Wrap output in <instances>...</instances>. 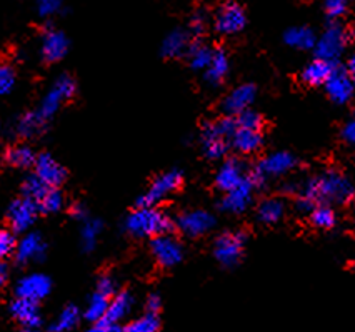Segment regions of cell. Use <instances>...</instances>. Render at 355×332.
I'll return each instance as SVG.
<instances>
[{
    "instance_id": "obj_1",
    "label": "cell",
    "mask_w": 355,
    "mask_h": 332,
    "mask_svg": "<svg viewBox=\"0 0 355 332\" xmlns=\"http://www.w3.org/2000/svg\"><path fill=\"white\" fill-rule=\"evenodd\" d=\"M355 194L352 184L344 174L335 170H329L322 174L321 177L310 179L304 187L302 195L312 199L314 202L325 201V202H342L349 201Z\"/></svg>"
},
{
    "instance_id": "obj_2",
    "label": "cell",
    "mask_w": 355,
    "mask_h": 332,
    "mask_svg": "<svg viewBox=\"0 0 355 332\" xmlns=\"http://www.w3.org/2000/svg\"><path fill=\"white\" fill-rule=\"evenodd\" d=\"M172 228L170 217L155 207H139L126 219V229L137 237H157L169 234Z\"/></svg>"
},
{
    "instance_id": "obj_3",
    "label": "cell",
    "mask_w": 355,
    "mask_h": 332,
    "mask_svg": "<svg viewBox=\"0 0 355 332\" xmlns=\"http://www.w3.org/2000/svg\"><path fill=\"white\" fill-rule=\"evenodd\" d=\"M245 12L242 5L236 0H225L218 5L214 19V27L218 34L222 35H233L239 34L245 27Z\"/></svg>"
},
{
    "instance_id": "obj_4",
    "label": "cell",
    "mask_w": 355,
    "mask_h": 332,
    "mask_svg": "<svg viewBox=\"0 0 355 332\" xmlns=\"http://www.w3.org/2000/svg\"><path fill=\"white\" fill-rule=\"evenodd\" d=\"M182 184V172L179 170H170L165 174L159 175L154 182L150 184V187L147 189V192L137 201V207H154L155 204L163 201L165 197H169L174 190H177Z\"/></svg>"
},
{
    "instance_id": "obj_5",
    "label": "cell",
    "mask_w": 355,
    "mask_h": 332,
    "mask_svg": "<svg viewBox=\"0 0 355 332\" xmlns=\"http://www.w3.org/2000/svg\"><path fill=\"white\" fill-rule=\"evenodd\" d=\"M244 232H224L217 237L214 245V256L224 267H236L244 252Z\"/></svg>"
},
{
    "instance_id": "obj_6",
    "label": "cell",
    "mask_w": 355,
    "mask_h": 332,
    "mask_svg": "<svg viewBox=\"0 0 355 332\" xmlns=\"http://www.w3.org/2000/svg\"><path fill=\"white\" fill-rule=\"evenodd\" d=\"M347 44V34L339 23H332L325 29L322 37L315 44V56L323 60L335 62L341 54L344 52V47Z\"/></svg>"
},
{
    "instance_id": "obj_7",
    "label": "cell",
    "mask_w": 355,
    "mask_h": 332,
    "mask_svg": "<svg viewBox=\"0 0 355 332\" xmlns=\"http://www.w3.org/2000/svg\"><path fill=\"white\" fill-rule=\"evenodd\" d=\"M73 93H76V82H73L72 77L60 76L56 80V84H54V87L45 93L38 112L49 120L50 117L57 114V111L60 109L62 102L70 99V97H73Z\"/></svg>"
},
{
    "instance_id": "obj_8",
    "label": "cell",
    "mask_w": 355,
    "mask_h": 332,
    "mask_svg": "<svg viewBox=\"0 0 355 332\" xmlns=\"http://www.w3.org/2000/svg\"><path fill=\"white\" fill-rule=\"evenodd\" d=\"M37 212H41L38 204L32 199L23 197L14 201L9 206V210H7V221H9L10 229L15 234H22L29 230L32 228Z\"/></svg>"
},
{
    "instance_id": "obj_9",
    "label": "cell",
    "mask_w": 355,
    "mask_h": 332,
    "mask_svg": "<svg viewBox=\"0 0 355 332\" xmlns=\"http://www.w3.org/2000/svg\"><path fill=\"white\" fill-rule=\"evenodd\" d=\"M52 291V280L45 274H29L15 284V298H23L41 302Z\"/></svg>"
},
{
    "instance_id": "obj_10",
    "label": "cell",
    "mask_w": 355,
    "mask_h": 332,
    "mask_svg": "<svg viewBox=\"0 0 355 332\" xmlns=\"http://www.w3.org/2000/svg\"><path fill=\"white\" fill-rule=\"evenodd\" d=\"M152 254L163 267H174L183 259V247L175 237L162 234L152 241Z\"/></svg>"
},
{
    "instance_id": "obj_11",
    "label": "cell",
    "mask_w": 355,
    "mask_h": 332,
    "mask_svg": "<svg viewBox=\"0 0 355 332\" xmlns=\"http://www.w3.org/2000/svg\"><path fill=\"white\" fill-rule=\"evenodd\" d=\"M179 229L189 237H201L216 225V217L207 210H189L177 219Z\"/></svg>"
},
{
    "instance_id": "obj_12",
    "label": "cell",
    "mask_w": 355,
    "mask_h": 332,
    "mask_svg": "<svg viewBox=\"0 0 355 332\" xmlns=\"http://www.w3.org/2000/svg\"><path fill=\"white\" fill-rule=\"evenodd\" d=\"M9 314L15 322L21 324L22 327H30V329H41L42 327V316L38 309V302L23 298H15L9 304Z\"/></svg>"
},
{
    "instance_id": "obj_13",
    "label": "cell",
    "mask_w": 355,
    "mask_h": 332,
    "mask_svg": "<svg viewBox=\"0 0 355 332\" xmlns=\"http://www.w3.org/2000/svg\"><path fill=\"white\" fill-rule=\"evenodd\" d=\"M253 189H255V186H253L252 181L249 179V175H247V179H245V181L242 182L239 187H236V189L229 190V192L225 194V197L222 199L220 209L224 210V212H229V214L245 212V210H247L252 204Z\"/></svg>"
},
{
    "instance_id": "obj_14",
    "label": "cell",
    "mask_w": 355,
    "mask_h": 332,
    "mask_svg": "<svg viewBox=\"0 0 355 332\" xmlns=\"http://www.w3.org/2000/svg\"><path fill=\"white\" fill-rule=\"evenodd\" d=\"M69 52V38L64 32L56 29H47L42 35L41 56L45 62H58Z\"/></svg>"
},
{
    "instance_id": "obj_15",
    "label": "cell",
    "mask_w": 355,
    "mask_h": 332,
    "mask_svg": "<svg viewBox=\"0 0 355 332\" xmlns=\"http://www.w3.org/2000/svg\"><path fill=\"white\" fill-rule=\"evenodd\" d=\"M325 91L330 99L337 104H345L354 96V79L344 69L335 67L330 79L325 82Z\"/></svg>"
},
{
    "instance_id": "obj_16",
    "label": "cell",
    "mask_w": 355,
    "mask_h": 332,
    "mask_svg": "<svg viewBox=\"0 0 355 332\" xmlns=\"http://www.w3.org/2000/svg\"><path fill=\"white\" fill-rule=\"evenodd\" d=\"M249 172H245L244 164L237 159H229L227 162L222 164V167L218 169L216 175V184L220 190L229 192V190L239 187L242 182L247 179Z\"/></svg>"
},
{
    "instance_id": "obj_17",
    "label": "cell",
    "mask_w": 355,
    "mask_h": 332,
    "mask_svg": "<svg viewBox=\"0 0 355 332\" xmlns=\"http://www.w3.org/2000/svg\"><path fill=\"white\" fill-rule=\"evenodd\" d=\"M35 174L44 181L49 187H58L64 184L67 172L50 154H41L35 162Z\"/></svg>"
},
{
    "instance_id": "obj_18",
    "label": "cell",
    "mask_w": 355,
    "mask_h": 332,
    "mask_svg": "<svg viewBox=\"0 0 355 332\" xmlns=\"http://www.w3.org/2000/svg\"><path fill=\"white\" fill-rule=\"evenodd\" d=\"M255 100V87L252 84H244L233 89L222 102V109L227 115H239L240 112L247 111L251 104Z\"/></svg>"
},
{
    "instance_id": "obj_19",
    "label": "cell",
    "mask_w": 355,
    "mask_h": 332,
    "mask_svg": "<svg viewBox=\"0 0 355 332\" xmlns=\"http://www.w3.org/2000/svg\"><path fill=\"white\" fill-rule=\"evenodd\" d=\"M201 140L205 157L210 159V161H218V159H222L227 154L229 139H225L224 135L218 134L217 129L214 127V122L205 124L204 129H202Z\"/></svg>"
},
{
    "instance_id": "obj_20",
    "label": "cell",
    "mask_w": 355,
    "mask_h": 332,
    "mask_svg": "<svg viewBox=\"0 0 355 332\" xmlns=\"http://www.w3.org/2000/svg\"><path fill=\"white\" fill-rule=\"evenodd\" d=\"M45 256V245L42 242V237L38 234L30 232L27 234L23 239L19 242L17 251H15V257H17V263L21 264H29L32 261L41 263Z\"/></svg>"
},
{
    "instance_id": "obj_21",
    "label": "cell",
    "mask_w": 355,
    "mask_h": 332,
    "mask_svg": "<svg viewBox=\"0 0 355 332\" xmlns=\"http://www.w3.org/2000/svg\"><path fill=\"white\" fill-rule=\"evenodd\" d=\"M132 307H134V298H132L130 292H119V294H115L114 298H112L107 316H105L102 322L108 324V326H112V324H120V321H124V319L130 314Z\"/></svg>"
},
{
    "instance_id": "obj_22",
    "label": "cell",
    "mask_w": 355,
    "mask_h": 332,
    "mask_svg": "<svg viewBox=\"0 0 355 332\" xmlns=\"http://www.w3.org/2000/svg\"><path fill=\"white\" fill-rule=\"evenodd\" d=\"M295 164L297 161L288 152H275V154L265 157L257 167L268 177V175H284L286 172L294 169Z\"/></svg>"
},
{
    "instance_id": "obj_23",
    "label": "cell",
    "mask_w": 355,
    "mask_h": 332,
    "mask_svg": "<svg viewBox=\"0 0 355 332\" xmlns=\"http://www.w3.org/2000/svg\"><path fill=\"white\" fill-rule=\"evenodd\" d=\"M335 64L334 62L323 60V58H317V60L310 62L302 72V80L307 85H325V82L330 79L334 74Z\"/></svg>"
},
{
    "instance_id": "obj_24",
    "label": "cell",
    "mask_w": 355,
    "mask_h": 332,
    "mask_svg": "<svg viewBox=\"0 0 355 332\" xmlns=\"http://www.w3.org/2000/svg\"><path fill=\"white\" fill-rule=\"evenodd\" d=\"M262 146V134L260 131H252V129L239 127L232 137V147L240 154H252L259 151Z\"/></svg>"
},
{
    "instance_id": "obj_25",
    "label": "cell",
    "mask_w": 355,
    "mask_h": 332,
    "mask_svg": "<svg viewBox=\"0 0 355 332\" xmlns=\"http://www.w3.org/2000/svg\"><path fill=\"white\" fill-rule=\"evenodd\" d=\"M190 47L189 34L183 32V30H172L162 42V56L167 58H175L181 57L183 54H187Z\"/></svg>"
},
{
    "instance_id": "obj_26",
    "label": "cell",
    "mask_w": 355,
    "mask_h": 332,
    "mask_svg": "<svg viewBox=\"0 0 355 332\" xmlns=\"http://www.w3.org/2000/svg\"><path fill=\"white\" fill-rule=\"evenodd\" d=\"M227 72H229L227 54H225L222 49L214 50L212 62H210L209 69L205 70V76H204L205 82H209L210 85H218L222 80L225 79Z\"/></svg>"
},
{
    "instance_id": "obj_27",
    "label": "cell",
    "mask_w": 355,
    "mask_h": 332,
    "mask_svg": "<svg viewBox=\"0 0 355 332\" xmlns=\"http://www.w3.org/2000/svg\"><path fill=\"white\" fill-rule=\"evenodd\" d=\"M80 318H82V312L79 311V307L72 306V304H70V306L64 307V309L60 311V314L57 316L56 321H54L49 327H47V332H70V331H73L77 326H79Z\"/></svg>"
},
{
    "instance_id": "obj_28",
    "label": "cell",
    "mask_w": 355,
    "mask_h": 332,
    "mask_svg": "<svg viewBox=\"0 0 355 332\" xmlns=\"http://www.w3.org/2000/svg\"><path fill=\"white\" fill-rule=\"evenodd\" d=\"M284 212H286V206L280 199H265L257 207V217L262 224L267 225L277 224L284 217Z\"/></svg>"
},
{
    "instance_id": "obj_29",
    "label": "cell",
    "mask_w": 355,
    "mask_h": 332,
    "mask_svg": "<svg viewBox=\"0 0 355 332\" xmlns=\"http://www.w3.org/2000/svg\"><path fill=\"white\" fill-rule=\"evenodd\" d=\"M45 122H47V119L38 111L27 112L25 115L21 117V120H19V124H17L19 135H21V137H25V139L35 137V135H38L42 131H44Z\"/></svg>"
},
{
    "instance_id": "obj_30",
    "label": "cell",
    "mask_w": 355,
    "mask_h": 332,
    "mask_svg": "<svg viewBox=\"0 0 355 332\" xmlns=\"http://www.w3.org/2000/svg\"><path fill=\"white\" fill-rule=\"evenodd\" d=\"M284 41L287 45L295 47V49H312L317 44L315 34L307 27H292L284 35Z\"/></svg>"
},
{
    "instance_id": "obj_31",
    "label": "cell",
    "mask_w": 355,
    "mask_h": 332,
    "mask_svg": "<svg viewBox=\"0 0 355 332\" xmlns=\"http://www.w3.org/2000/svg\"><path fill=\"white\" fill-rule=\"evenodd\" d=\"M108 306H111V298H107V296L100 294V292L95 291V294L92 296L91 300H89L87 309L84 312L85 321L92 324L104 321L105 316H107Z\"/></svg>"
},
{
    "instance_id": "obj_32",
    "label": "cell",
    "mask_w": 355,
    "mask_h": 332,
    "mask_svg": "<svg viewBox=\"0 0 355 332\" xmlns=\"http://www.w3.org/2000/svg\"><path fill=\"white\" fill-rule=\"evenodd\" d=\"M187 56H189L190 67L195 70H207L214 58V50L201 42H192L187 50Z\"/></svg>"
},
{
    "instance_id": "obj_33",
    "label": "cell",
    "mask_w": 355,
    "mask_h": 332,
    "mask_svg": "<svg viewBox=\"0 0 355 332\" xmlns=\"http://www.w3.org/2000/svg\"><path fill=\"white\" fill-rule=\"evenodd\" d=\"M5 161L10 166L19 167V169H27V167H32L37 162L34 151L27 146H14L5 152Z\"/></svg>"
},
{
    "instance_id": "obj_34",
    "label": "cell",
    "mask_w": 355,
    "mask_h": 332,
    "mask_svg": "<svg viewBox=\"0 0 355 332\" xmlns=\"http://www.w3.org/2000/svg\"><path fill=\"white\" fill-rule=\"evenodd\" d=\"M100 230H102V222L100 221H87L84 225H82L80 242H82V249H84L85 252H92L93 249H95Z\"/></svg>"
},
{
    "instance_id": "obj_35",
    "label": "cell",
    "mask_w": 355,
    "mask_h": 332,
    "mask_svg": "<svg viewBox=\"0 0 355 332\" xmlns=\"http://www.w3.org/2000/svg\"><path fill=\"white\" fill-rule=\"evenodd\" d=\"M37 204L41 212L56 214L64 207V195L58 190V187H50V189L47 190V194L37 202Z\"/></svg>"
},
{
    "instance_id": "obj_36",
    "label": "cell",
    "mask_w": 355,
    "mask_h": 332,
    "mask_svg": "<svg viewBox=\"0 0 355 332\" xmlns=\"http://www.w3.org/2000/svg\"><path fill=\"white\" fill-rule=\"evenodd\" d=\"M50 187L47 186V184L42 181L41 177H38L37 174L34 175H29V177L25 179V182L22 184V194L23 197H29L32 199V201L38 202L42 197L47 194V190H49Z\"/></svg>"
},
{
    "instance_id": "obj_37",
    "label": "cell",
    "mask_w": 355,
    "mask_h": 332,
    "mask_svg": "<svg viewBox=\"0 0 355 332\" xmlns=\"http://www.w3.org/2000/svg\"><path fill=\"white\" fill-rule=\"evenodd\" d=\"M126 327L127 332H159L161 331V319H159V314L146 312V316L127 324Z\"/></svg>"
},
{
    "instance_id": "obj_38",
    "label": "cell",
    "mask_w": 355,
    "mask_h": 332,
    "mask_svg": "<svg viewBox=\"0 0 355 332\" xmlns=\"http://www.w3.org/2000/svg\"><path fill=\"white\" fill-rule=\"evenodd\" d=\"M310 222L319 229H332L335 225V212L329 206H319L310 212Z\"/></svg>"
},
{
    "instance_id": "obj_39",
    "label": "cell",
    "mask_w": 355,
    "mask_h": 332,
    "mask_svg": "<svg viewBox=\"0 0 355 332\" xmlns=\"http://www.w3.org/2000/svg\"><path fill=\"white\" fill-rule=\"evenodd\" d=\"M237 124H239V127L252 129V131H262L264 127L262 117H260V114H257L255 111H251V109H247V111L240 112L237 115Z\"/></svg>"
},
{
    "instance_id": "obj_40",
    "label": "cell",
    "mask_w": 355,
    "mask_h": 332,
    "mask_svg": "<svg viewBox=\"0 0 355 332\" xmlns=\"http://www.w3.org/2000/svg\"><path fill=\"white\" fill-rule=\"evenodd\" d=\"M17 241H15L14 230H2L0 232V256L7 257L10 256L12 252L17 251Z\"/></svg>"
},
{
    "instance_id": "obj_41",
    "label": "cell",
    "mask_w": 355,
    "mask_h": 332,
    "mask_svg": "<svg viewBox=\"0 0 355 332\" xmlns=\"http://www.w3.org/2000/svg\"><path fill=\"white\" fill-rule=\"evenodd\" d=\"M15 72L9 65H2L0 69V92L9 93L15 85Z\"/></svg>"
},
{
    "instance_id": "obj_42",
    "label": "cell",
    "mask_w": 355,
    "mask_h": 332,
    "mask_svg": "<svg viewBox=\"0 0 355 332\" xmlns=\"http://www.w3.org/2000/svg\"><path fill=\"white\" fill-rule=\"evenodd\" d=\"M62 9V0H37V12L41 17L56 15Z\"/></svg>"
},
{
    "instance_id": "obj_43",
    "label": "cell",
    "mask_w": 355,
    "mask_h": 332,
    "mask_svg": "<svg viewBox=\"0 0 355 332\" xmlns=\"http://www.w3.org/2000/svg\"><path fill=\"white\" fill-rule=\"evenodd\" d=\"M325 12L330 19H339L344 15L347 9V0H323Z\"/></svg>"
},
{
    "instance_id": "obj_44",
    "label": "cell",
    "mask_w": 355,
    "mask_h": 332,
    "mask_svg": "<svg viewBox=\"0 0 355 332\" xmlns=\"http://www.w3.org/2000/svg\"><path fill=\"white\" fill-rule=\"evenodd\" d=\"M97 292L107 296V298H114L117 294V283L111 276H102L97 283Z\"/></svg>"
},
{
    "instance_id": "obj_45",
    "label": "cell",
    "mask_w": 355,
    "mask_h": 332,
    "mask_svg": "<svg viewBox=\"0 0 355 332\" xmlns=\"http://www.w3.org/2000/svg\"><path fill=\"white\" fill-rule=\"evenodd\" d=\"M207 27V15L204 12H195L192 21H190V30L194 35H202Z\"/></svg>"
},
{
    "instance_id": "obj_46",
    "label": "cell",
    "mask_w": 355,
    "mask_h": 332,
    "mask_svg": "<svg viewBox=\"0 0 355 332\" xmlns=\"http://www.w3.org/2000/svg\"><path fill=\"white\" fill-rule=\"evenodd\" d=\"M162 309V299L159 294H150L146 300V312L149 314H159Z\"/></svg>"
},
{
    "instance_id": "obj_47",
    "label": "cell",
    "mask_w": 355,
    "mask_h": 332,
    "mask_svg": "<svg viewBox=\"0 0 355 332\" xmlns=\"http://www.w3.org/2000/svg\"><path fill=\"white\" fill-rule=\"evenodd\" d=\"M295 207H297L299 212L310 214L312 210L315 209V202L312 201V199L306 197V195H300V197L297 199V202H295Z\"/></svg>"
},
{
    "instance_id": "obj_48",
    "label": "cell",
    "mask_w": 355,
    "mask_h": 332,
    "mask_svg": "<svg viewBox=\"0 0 355 332\" xmlns=\"http://www.w3.org/2000/svg\"><path fill=\"white\" fill-rule=\"evenodd\" d=\"M342 135H344V139L350 144V146H355V119L345 124L344 131H342Z\"/></svg>"
},
{
    "instance_id": "obj_49",
    "label": "cell",
    "mask_w": 355,
    "mask_h": 332,
    "mask_svg": "<svg viewBox=\"0 0 355 332\" xmlns=\"http://www.w3.org/2000/svg\"><path fill=\"white\" fill-rule=\"evenodd\" d=\"M70 214H72V217H76L77 221H85V217H87V210H85V207L82 204H73L72 209H70Z\"/></svg>"
},
{
    "instance_id": "obj_50",
    "label": "cell",
    "mask_w": 355,
    "mask_h": 332,
    "mask_svg": "<svg viewBox=\"0 0 355 332\" xmlns=\"http://www.w3.org/2000/svg\"><path fill=\"white\" fill-rule=\"evenodd\" d=\"M108 331V324H105V322H97V324H93L92 327H89L87 331H84V332H107Z\"/></svg>"
},
{
    "instance_id": "obj_51",
    "label": "cell",
    "mask_w": 355,
    "mask_h": 332,
    "mask_svg": "<svg viewBox=\"0 0 355 332\" xmlns=\"http://www.w3.org/2000/svg\"><path fill=\"white\" fill-rule=\"evenodd\" d=\"M7 279H9V269H7L5 264L0 265V283L5 284Z\"/></svg>"
},
{
    "instance_id": "obj_52",
    "label": "cell",
    "mask_w": 355,
    "mask_h": 332,
    "mask_svg": "<svg viewBox=\"0 0 355 332\" xmlns=\"http://www.w3.org/2000/svg\"><path fill=\"white\" fill-rule=\"evenodd\" d=\"M347 72L350 74V77L355 80V56L350 57L349 60V65H347Z\"/></svg>"
},
{
    "instance_id": "obj_53",
    "label": "cell",
    "mask_w": 355,
    "mask_h": 332,
    "mask_svg": "<svg viewBox=\"0 0 355 332\" xmlns=\"http://www.w3.org/2000/svg\"><path fill=\"white\" fill-rule=\"evenodd\" d=\"M107 332H127V327L120 326V324H112V326H108Z\"/></svg>"
},
{
    "instance_id": "obj_54",
    "label": "cell",
    "mask_w": 355,
    "mask_h": 332,
    "mask_svg": "<svg viewBox=\"0 0 355 332\" xmlns=\"http://www.w3.org/2000/svg\"><path fill=\"white\" fill-rule=\"evenodd\" d=\"M17 332H38V329H30V327H22Z\"/></svg>"
}]
</instances>
